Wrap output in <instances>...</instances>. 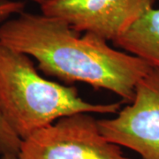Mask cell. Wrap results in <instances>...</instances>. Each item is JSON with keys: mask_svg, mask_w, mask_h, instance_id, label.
Listing matches in <instances>:
<instances>
[{"mask_svg": "<svg viewBox=\"0 0 159 159\" xmlns=\"http://www.w3.org/2000/svg\"><path fill=\"white\" fill-rule=\"evenodd\" d=\"M80 34L57 18L23 11L0 26V43L34 57L45 75L108 90L130 103L152 67L96 34Z\"/></svg>", "mask_w": 159, "mask_h": 159, "instance_id": "1", "label": "cell"}, {"mask_svg": "<svg viewBox=\"0 0 159 159\" xmlns=\"http://www.w3.org/2000/svg\"><path fill=\"white\" fill-rule=\"evenodd\" d=\"M120 105L87 102L75 87L43 78L29 56L0 43V113L21 140L64 117L114 114Z\"/></svg>", "mask_w": 159, "mask_h": 159, "instance_id": "2", "label": "cell"}, {"mask_svg": "<svg viewBox=\"0 0 159 159\" xmlns=\"http://www.w3.org/2000/svg\"><path fill=\"white\" fill-rule=\"evenodd\" d=\"M19 159H132L110 142L90 113L61 118L21 140Z\"/></svg>", "mask_w": 159, "mask_h": 159, "instance_id": "3", "label": "cell"}, {"mask_svg": "<svg viewBox=\"0 0 159 159\" xmlns=\"http://www.w3.org/2000/svg\"><path fill=\"white\" fill-rule=\"evenodd\" d=\"M97 123L110 142L135 151L142 159H159V69H151L138 83L129 104Z\"/></svg>", "mask_w": 159, "mask_h": 159, "instance_id": "4", "label": "cell"}, {"mask_svg": "<svg viewBox=\"0 0 159 159\" xmlns=\"http://www.w3.org/2000/svg\"><path fill=\"white\" fill-rule=\"evenodd\" d=\"M157 0H53L42 13L66 22L79 33L114 43Z\"/></svg>", "mask_w": 159, "mask_h": 159, "instance_id": "5", "label": "cell"}, {"mask_svg": "<svg viewBox=\"0 0 159 159\" xmlns=\"http://www.w3.org/2000/svg\"><path fill=\"white\" fill-rule=\"evenodd\" d=\"M113 43L159 69V8L147 10Z\"/></svg>", "mask_w": 159, "mask_h": 159, "instance_id": "6", "label": "cell"}, {"mask_svg": "<svg viewBox=\"0 0 159 159\" xmlns=\"http://www.w3.org/2000/svg\"><path fill=\"white\" fill-rule=\"evenodd\" d=\"M21 139L6 123L0 113V153L13 154L18 156Z\"/></svg>", "mask_w": 159, "mask_h": 159, "instance_id": "7", "label": "cell"}, {"mask_svg": "<svg viewBox=\"0 0 159 159\" xmlns=\"http://www.w3.org/2000/svg\"><path fill=\"white\" fill-rule=\"evenodd\" d=\"M25 4L20 1L0 0V21L6 20L15 13H21L24 11Z\"/></svg>", "mask_w": 159, "mask_h": 159, "instance_id": "8", "label": "cell"}, {"mask_svg": "<svg viewBox=\"0 0 159 159\" xmlns=\"http://www.w3.org/2000/svg\"><path fill=\"white\" fill-rule=\"evenodd\" d=\"M0 159H19L18 156L13 155V154H4L2 155L1 158Z\"/></svg>", "mask_w": 159, "mask_h": 159, "instance_id": "9", "label": "cell"}, {"mask_svg": "<svg viewBox=\"0 0 159 159\" xmlns=\"http://www.w3.org/2000/svg\"><path fill=\"white\" fill-rule=\"evenodd\" d=\"M30 1H32V2H34V3H36V4H38L40 6H43L46 5V4H48V3H50L51 1H53V0H30Z\"/></svg>", "mask_w": 159, "mask_h": 159, "instance_id": "10", "label": "cell"}]
</instances>
